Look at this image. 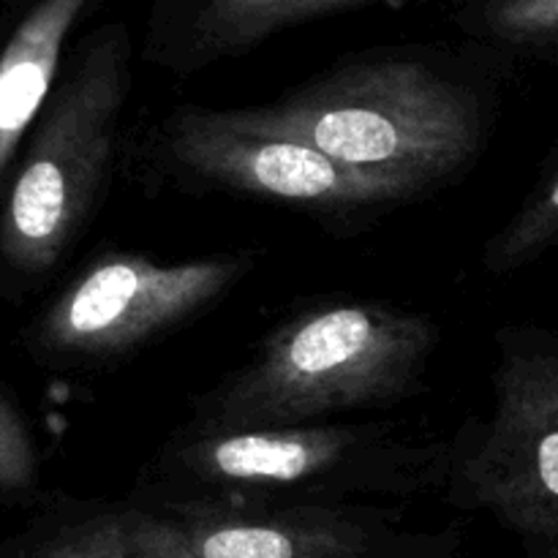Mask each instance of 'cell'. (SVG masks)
Segmentation results:
<instances>
[{
    "label": "cell",
    "mask_w": 558,
    "mask_h": 558,
    "mask_svg": "<svg viewBox=\"0 0 558 558\" xmlns=\"http://www.w3.org/2000/svg\"><path fill=\"white\" fill-rule=\"evenodd\" d=\"M441 330L381 300H325L272 327L248 363L194 401V430L319 425L425 390Z\"/></svg>",
    "instance_id": "2"
},
{
    "label": "cell",
    "mask_w": 558,
    "mask_h": 558,
    "mask_svg": "<svg viewBox=\"0 0 558 558\" xmlns=\"http://www.w3.org/2000/svg\"><path fill=\"white\" fill-rule=\"evenodd\" d=\"M134 38L107 22L74 44L0 202V298L33 292L90 223L134 80Z\"/></svg>",
    "instance_id": "4"
},
{
    "label": "cell",
    "mask_w": 558,
    "mask_h": 558,
    "mask_svg": "<svg viewBox=\"0 0 558 558\" xmlns=\"http://www.w3.org/2000/svg\"><path fill=\"white\" fill-rule=\"evenodd\" d=\"M104 0H9L0 11V202L69 58V41Z\"/></svg>",
    "instance_id": "10"
},
{
    "label": "cell",
    "mask_w": 558,
    "mask_h": 558,
    "mask_svg": "<svg viewBox=\"0 0 558 558\" xmlns=\"http://www.w3.org/2000/svg\"><path fill=\"white\" fill-rule=\"evenodd\" d=\"M0 558H134L118 505L58 501L20 534L0 543Z\"/></svg>",
    "instance_id": "12"
},
{
    "label": "cell",
    "mask_w": 558,
    "mask_h": 558,
    "mask_svg": "<svg viewBox=\"0 0 558 558\" xmlns=\"http://www.w3.org/2000/svg\"><path fill=\"white\" fill-rule=\"evenodd\" d=\"M456 31L510 65L543 60L558 65V0H456Z\"/></svg>",
    "instance_id": "11"
},
{
    "label": "cell",
    "mask_w": 558,
    "mask_h": 558,
    "mask_svg": "<svg viewBox=\"0 0 558 558\" xmlns=\"http://www.w3.org/2000/svg\"><path fill=\"white\" fill-rule=\"evenodd\" d=\"M156 150L178 178L341 221L420 196L401 183L343 167L305 142L259 129L240 109H174L158 125Z\"/></svg>",
    "instance_id": "7"
},
{
    "label": "cell",
    "mask_w": 558,
    "mask_h": 558,
    "mask_svg": "<svg viewBox=\"0 0 558 558\" xmlns=\"http://www.w3.org/2000/svg\"><path fill=\"white\" fill-rule=\"evenodd\" d=\"M456 0H153L142 60L178 76L254 52L278 33L360 9H412Z\"/></svg>",
    "instance_id": "9"
},
{
    "label": "cell",
    "mask_w": 558,
    "mask_h": 558,
    "mask_svg": "<svg viewBox=\"0 0 558 558\" xmlns=\"http://www.w3.org/2000/svg\"><path fill=\"white\" fill-rule=\"evenodd\" d=\"M125 543L134 558H202L178 523L140 499L118 505Z\"/></svg>",
    "instance_id": "15"
},
{
    "label": "cell",
    "mask_w": 558,
    "mask_h": 558,
    "mask_svg": "<svg viewBox=\"0 0 558 558\" xmlns=\"http://www.w3.org/2000/svg\"><path fill=\"white\" fill-rule=\"evenodd\" d=\"M41 480V456L27 417L11 392L0 385V496L36 494Z\"/></svg>",
    "instance_id": "14"
},
{
    "label": "cell",
    "mask_w": 558,
    "mask_h": 558,
    "mask_svg": "<svg viewBox=\"0 0 558 558\" xmlns=\"http://www.w3.org/2000/svg\"><path fill=\"white\" fill-rule=\"evenodd\" d=\"M256 259L254 251L172 265L140 254L96 256L31 322L25 347L49 365L125 357L210 311L254 270Z\"/></svg>",
    "instance_id": "6"
},
{
    "label": "cell",
    "mask_w": 558,
    "mask_h": 558,
    "mask_svg": "<svg viewBox=\"0 0 558 558\" xmlns=\"http://www.w3.org/2000/svg\"><path fill=\"white\" fill-rule=\"evenodd\" d=\"M494 403L450 439L445 499L483 510L529 558H558V336L510 325L496 336Z\"/></svg>",
    "instance_id": "5"
},
{
    "label": "cell",
    "mask_w": 558,
    "mask_h": 558,
    "mask_svg": "<svg viewBox=\"0 0 558 558\" xmlns=\"http://www.w3.org/2000/svg\"><path fill=\"white\" fill-rule=\"evenodd\" d=\"M554 245H558V145L521 207L490 234L483 265L494 276H507L537 262Z\"/></svg>",
    "instance_id": "13"
},
{
    "label": "cell",
    "mask_w": 558,
    "mask_h": 558,
    "mask_svg": "<svg viewBox=\"0 0 558 558\" xmlns=\"http://www.w3.org/2000/svg\"><path fill=\"white\" fill-rule=\"evenodd\" d=\"M450 439L396 423L174 430L136 496H229L298 505H379L445 490Z\"/></svg>",
    "instance_id": "3"
},
{
    "label": "cell",
    "mask_w": 558,
    "mask_h": 558,
    "mask_svg": "<svg viewBox=\"0 0 558 558\" xmlns=\"http://www.w3.org/2000/svg\"><path fill=\"white\" fill-rule=\"evenodd\" d=\"M178 523L202 558H458L461 529H412L392 505L134 496Z\"/></svg>",
    "instance_id": "8"
},
{
    "label": "cell",
    "mask_w": 558,
    "mask_h": 558,
    "mask_svg": "<svg viewBox=\"0 0 558 558\" xmlns=\"http://www.w3.org/2000/svg\"><path fill=\"white\" fill-rule=\"evenodd\" d=\"M507 69V60L469 41L461 49L401 44L349 54L276 101L238 109L259 129L423 196L485 150L496 74Z\"/></svg>",
    "instance_id": "1"
}]
</instances>
